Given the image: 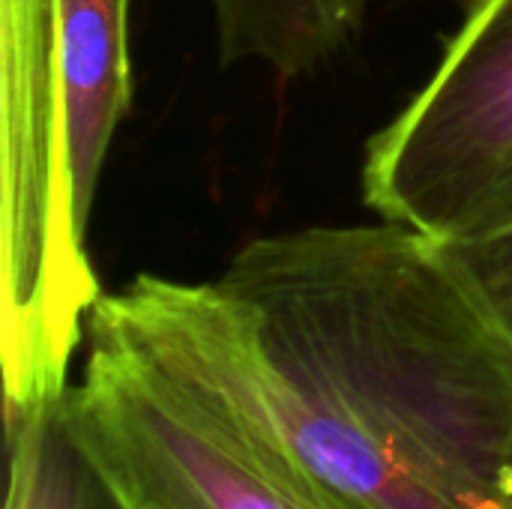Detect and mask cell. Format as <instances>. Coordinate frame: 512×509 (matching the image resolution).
Wrapping results in <instances>:
<instances>
[{
    "mask_svg": "<svg viewBox=\"0 0 512 509\" xmlns=\"http://www.w3.org/2000/svg\"><path fill=\"white\" fill-rule=\"evenodd\" d=\"M6 509H132L90 447L69 390L24 417L6 420Z\"/></svg>",
    "mask_w": 512,
    "mask_h": 509,
    "instance_id": "obj_6",
    "label": "cell"
},
{
    "mask_svg": "<svg viewBox=\"0 0 512 509\" xmlns=\"http://www.w3.org/2000/svg\"><path fill=\"white\" fill-rule=\"evenodd\" d=\"M512 336V198L453 240H438Z\"/></svg>",
    "mask_w": 512,
    "mask_h": 509,
    "instance_id": "obj_7",
    "label": "cell"
},
{
    "mask_svg": "<svg viewBox=\"0 0 512 509\" xmlns=\"http://www.w3.org/2000/svg\"><path fill=\"white\" fill-rule=\"evenodd\" d=\"M222 66L255 63L282 81L327 66L366 21L369 0H207Z\"/></svg>",
    "mask_w": 512,
    "mask_h": 509,
    "instance_id": "obj_5",
    "label": "cell"
},
{
    "mask_svg": "<svg viewBox=\"0 0 512 509\" xmlns=\"http://www.w3.org/2000/svg\"><path fill=\"white\" fill-rule=\"evenodd\" d=\"M201 303L342 509H512V336L438 240L387 219L264 234Z\"/></svg>",
    "mask_w": 512,
    "mask_h": 509,
    "instance_id": "obj_1",
    "label": "cell"
},
{
    "mask_svg": "<svg viewBox=\"0 0 512 509\" xmlns=\"http://www.w3.org/2000/svg\"><path fill=\"white\" fill-rule=\"evenodd\" d=\"M363 204L453 240L512 198V0H468L426 84L366 144Z\"/></svg>",
    "mask_w": 512,
    "mask_h": 509,
    "instance_id": "obj_3",
    "label": "cell"
},
{
    "mask_svg": "<svg viewBox=\"0 0 512 509\" xmlns=\"http://www.w3.org/2000/svg\"><path fill=\"white\" fill-rule=\"evenodd\" d=\"M132 0H57L63 189L87 234L111 141L132 105Z\"/></svg>",
    "mask_w": 512,
    "mask_h": 509,
    "instance_id": "obj_4",
    "label": "cell"
},
{
    "mask_svg": "<svg viewBox=\"0 0 512 509\" xmlns=\"http://www.w3.org/2000/svg\"><path fill=\"white\" fill-rule=\"evenodd\" d=\"M75 417L132 509H342L231 378L201 282L138 273L87 315Z\"/></svg>",
    "mask_w": 512,
    "mask_h": 509,
    "instance_id": "obj_2",
    "label": "cell"
}]
</instances>
